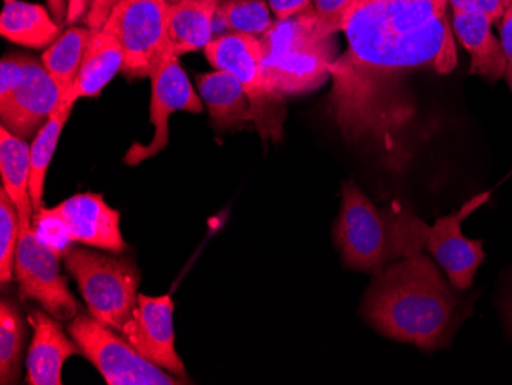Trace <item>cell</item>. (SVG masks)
<instances>
[{
	"mask_svg": "<svg viewBox=\"0 0 512 385\" xmlns=\"http://www.w3.org/2000/svg\"><path fill=\"white\" fill-rule=\"evenodd\" d=\"M430 226L404 205L378 209L353 183L342 186L335 241L345 266L376 272L387 264L422 252Z\"/></svg>",
	"mask_w": 512,
	"mask_h": 385,
	"instance_id": "3957f363",
	"label": "cell"
},
{
	"mask_svg": "<svg viewBox=\"0 0 512 385\" xmlns=\"http://www.w3.org/2000/svg\"><path fill=\"white\" fill-rule=\"evenodd\" d=\"M260 40L264 74L278 96L307 93L330 77L335 40L316 30L313 5L290 19L276 20Z\"/></svg>",
	"mask_w": 512,
	"mask_h": 385,
	"instance_id": "277c9868",
	"label": "cell"
},
{
	"mask_svg": "<svg viewBox=\"0 0 512 385\" xmlns=\"http://www.w3.org/2000/svg\"><path fill=\"white\" fill-rule=\"evenodd\" d=\"M490 192L476 195L463 203L459 211L439 218L433 228L428 229L427 249L456 289L471 287L477 269L485 260L482 240H470L462 232V223L474 211L490 200Z\"/></svg>",
	"mask_w": 512,
	"mask_h": 385,
	"instance_id": "4fadbf2b",
	"label": "cell"
},
{
	"mask_svg": "<svg viewBox=\"0 0 512 385\" xmlns=\"http://www.w3.org/2000/svg\"><path fill=\"white\" fill-rule=\"evenodd\" d=\"M91 36L92 31L88 27H74L73 25L43 51L40 60L51 79L59 86L62 102L76 85L80 68H82L83 56H85Z\"/></svg>",
	"mask_w": 512,
	"mask_h": 385,
	"instance_id": "7402d4cb",
	"label": "cell"
},
{
	"mask_svg": "<svg viewBox=\"0 0 512 385\" xmlns=\"http://www.w3.org/2000/svg\"><path fill=\"white\" fill-rule=\"evenodd\" d=\"M506 7H509V5H512V0H505Z\"/></svg>",
	"mask_w": 512,
	"mask_h": 385,
	"instance_id": "d590c367",
	"label": "cell"
},
{
	"mask_svg": "<svg viewBox=\"0 0 512 385\" xmlns=\"http://www.w3.org/2000/svg\"><path fill=\"white\" fill-rule=\"evenodd\" d=\"M197 88L217 128L229 129L253 122L252 102L237 77L220 70L200 74Z\"/></svg>",
	"mask_w": 512,
	"mask_h": 385,
	"instance_id": "ffe728a7",
	"label": "cell"
},
{
	"mask_svg": "<svg viewBox=\"0 0 512 385\" xmlns=\"http://www.w3.org/2000/svg\"><path fill=\"white\" fill-rule=\"evenodd\" d=\"M14 277L23 297L40 304L59 321H71L80 304L60 269V254L34 228L33 221H20Z\"/></svg>",
	"mask_w": 512,
	"mask_h": 385,
	"instance_id": "9c48e42d",
	"label": "cell"
},
{
	"mask_svg": "<svg viewBox=\"0 0 512 385\" xmlns=\"http://www.w3.org/2000/svg\"><path fill=\"white\" fill-rule=\"evenodd\" d=\"M120 333L152 364L183 381L188 379L183 361L175 350L174 301L171 295H138L137 307Z\"/></svg>",
	"mask_w": 512,
	"mask_h": 385,
	"instance_id": "7c38bea8",
	"label": "cell"
},
{
	"mask_svg": "<svg viewBox=\"0 0 512 385\" xmlns=\"http://www.w3.org/2000/svg\"><path fill=\"white\" fill-rule=\"evenodd\" d=\"M273 25L266 0H221L215 13V37L227 33L263 36Z\"/></svg>",
	"mask_w": 512,
	"mask_h": 385,
	"instance_id": "d4e9b609",
	"label": "cell"
},
{
	"mask_svg": "<svg viewBox=\"0 0 512 385\" xmlns=\"http://www.w3.org/2000/svg\"><path fill=\"white\" fill-rule=\"evenodd\" d=\"M456 306L433 261L417 252L376 270L362 312L382 335L431 350L450 338Z\"/></svg>",
	"mask_w": 512,
	"mask_h": 385,
	"instance_id": "7a4b0ae2",
	"label": "cell"
},
{
	"mask_svg": "<svg viewBox=\"0 0 512 385\" xmlns=\"http://www.w3.org/2000/svg\"><path fill=\"white\" fill-rule=\"evenodd\" d=\"M0 34L20 47L46 50L59 39L62 27L57 24L50 8L25 0H4Z\"/></svg>",
	"mask_w": 512,
	"mask_h": 385,
	"instance_id": "d6986e66",
	"label": "cell"
},
{
	"mask_svg": "<svg viewBox=\"0 0 512 385\" xmlns=\"http://www.w3.org/2000/svg\"><path fill=\"white\" fill-rule=\"evenodd\" d=\"M502 309L503 315H505L506 323H508L509 329L512 333V275L509 278L508 286H506L505 293L502 298Z\"/></svg>",
	"mask_w": 512,
	"mask_h": 385,
	"instance_id": "e575fe53",
	"label": "cell"
},
{
	"mask_svg": "<svg viewBox=\"0 0 512 385\" xmlns=\"http://www.w3.org/2000/svg\"><path fill=\"white\" fill-rule=\"evenodd\" d=\"M27 56L8 54L0 62V103L16 91L25 76Z\"/></svg>",
	"mask_w": 512,
	"mask_h": 385,
	"instance_id": "83f0119b",
	"label": "cell"
},
{
	"mask_svg": "<svg viewBox=\"0 0 512 385\" xmlns=\"http://www.w3.org/2000/svg\"><path fill=\"white\" fill-rule=\"evenodd\" d=\"M221 0H180L169 4L168 50L181 57L204 50L215 39L214 20Z\"/></svg>",
	"mask_w": 512,
	"mask_h": 385,
	"instance_id": "ac0fdd59",
	"label": "cell"
},
{
	"mask_svg": "<svg viewBox=\"0 0 512 385\" xmlns=\"http://www.w3.org/2000/svg\"><path fill=\"white\" fill-rule=\"evenodd\" d=\"M33 224L57 251L60 241L97 247L117 255L128 251L120 229V212L111 208L100 194H76L54 208L39 209Z\"/></svg>",
	"mask_w": 512,
	"mask_h": 385,
	"instance_id": "52a82bcc",
	"label": "cell"
},
{
	"mask_svg": "<svg viewBox=\"0 0 512 385\" xmlns=\"http://www.w3.org/2000/svg\"><path fill=\"white\" fill-rule=\"evenodd\" d=\"M27 321L23 320L13 301L2 298L0 303V384H17L20 381L23 352H25V341H27Z\"/></svg>",
	"mask_w": 512,
	"mask_h": 385,
	"instance_id": "cb8c5ba5",
	"label": "cell"
},
{
	"mask_svg": "<svg viewBox=\"0 0 512 385\" xmlns=\"http://www.w3.org/2000/svg\"><path fill=\"white\" fill-rule=\"evenodd\" d=\"M312 2L313 0H269V7L275 13L276 20H286L309 8Z\"/></svg>",
	"mask_w": 512,
	"mask_h": 385,
	"instance_id": "1f68e13d",
	"label": "cell"
},
{
	"mask_svg": "<svg viewBox=\"0 0 512 385\" xmlns=\"http://www.w3.org/2000/svg\"><path fill=\"white\" fill-rule=\"evenodd\" d=\"M123 70V51L109 28L92 31L76 85L60 105H71L83 97H99L105 86Z\"/></svg>",
	"mask_w": 512,
	"mask_h": 385,
	"instance_id": "2e32d148",
	"label": "cell"
},
{
	"mask_svg": "<svg viewBox=\"0 0 512 385\" xmlns=\"http://www.w3.org/2000/svg\"><path fill=\"white\" fill-rule=\"evenodd\" d=\"M151 109L149 119L154 125V137L149 143H134L125 155L128 166H137L160 154L169 145V119L175 111L203 112L204 103L197 94L188 74L181 68L178 57L166 48L152 66Z\"/></svg>",
	"mask_w": 512,
	"mask_h": 385,
	"instance_id": "8fae6325",
	"label": "cell"
},
{
	"mask_svg": "<svg viewBox=\"0 0 512 385\" xmlns=\"http://www.w3.org/2000/svg\"><path fill=\"white\" fill-rule=\"evenodd\" d=\"M204 56L215 70L237 77L252 102V123L264 142L281 140L284 97L273 93L267 83L260 37L244 33L223 34L204 48Z\"/></svg>",
	"mask_w": 512,
	"mask_h": 385,
	"instance_id": "8992f818",
	"label": "cell"
},
{
	"mask_svg": "<svg viewBox=\"0 0 512 385\" xmlns=\"http://www.w3.org/2000/svg\"><path fill=\"white\" fill-rule=\"evenodd\" d=\"M92 0H68V16H66V25L73 27L79 20L85 19L91 7Z\"/></svg>",
	"mask_w": 512,
	"mask_h": 385,
	"instance_id": "d6a6232c",
	"label": "cell"
},
{
	"mask_svg": "<svg viewBox=\"0 0 512 385\" xmlns=\"http://www.w3.org/2000/svg\"><path fill=\"white\" fill-rule=\"evenodd\" d=\"M358 2H359V0H358ZM358 2H356V4H358Z\"/></svg>",
	"mask_w": 512,
	"mask_h": 385,
	"instance_id": "74e56055",
	"label": "cell"
},
{
	"mask_svg": "<svg viewBox=\"0 0 512 385\" xmlns=\"http://www.w3.org/2000/svg\"><path fill=\"white\" fill-rule=\"evenodd\" d=\"M28 323L33 327V341L27 355V384L62 385L66 359L82 353L73 336L46 310H31Z\"/></svg>",
	"mask_w": 512,
	"mask_h": 385,
	"instance_id": "9a60e30c",
	"label": "cell"
},
{
	"mask_svg": "<svg viewBox=\"0 0 512 385\" xmlns=\"http://www.w3.org/2000/svg\"><path fill=\"white\" fill-rule=\"evenodd\" d=\"M453 11L483 14L491 24H500L506 11L505 0H450Z\"/></svg>",
	"mask_w": 512,
	"mask_h": 385,
	"instance_id": "f1b7e54d",
	"label": "cell"
},
{
	"mask_svg": "<svg viewBox=\"0 0 512 385\" xmlns=\"http://www.w3.org/2000/svg\"><path fill=\"white\" fill-rule=\"evenodd\" d=\"M169 4H177L180 0H168Z\"/></svg>",
	"mask_w": 512,
	"mask_h": 385,
	"instance_id": "8d00e7d4",
	"label": "cell"
},
{
	"mask_svg": "<svg viewBox=\"0 0 512 385\" xmlns=\"http://www.w3.org/2000/svg\"><path fill=\"white\" fill-rule=\"evenodd\" d=\"M450 0H359L342 31L347 51L329 66V112L345 139L391 148L414 116L405 79L417 68L447 74L457 53Z\"/></svg>",
	"mask_w": 512,
	"mask_h": 385,
	"instance_id": "6da1fadb",
	"label": "cell"
},
{
	"mask_svg": "<svg viewBox=\"0 0 512 385\" xmlns=\"http://www.w3.org/2000/svg\"><path fill=\"white\" fill-rule=\"evenodd\" d=\"M168 0H122L115 5L105 27L119 40L123 76L149 77L152 66L168 48Z\"/></svg>",
	"mask_w": 512,
	"mask_h": 385,
	"instance_id": "30bf717a",
	"label": "cell"
},
{
	"mask_svg": "<svg viewBox=\"0 0 512 385\" xmlns=\"http://www.w3.org/2000/svg\"><path fill=\"white\" fill-rule=\"evenodd\" d=\"M358 0H313L316 13V30L322 37L335 36L342 31L348 14Z\"/></svg>",
	"mask_w": 512,
	"mask_h": 385,
	"instance_id": "4316f807",
	"label": "cell"
},
{
	"mask_svg": "<svg viewBox=\"0 0 512 385\" xmlns=\"http://www.w3.org/2000/svg\"><path fill=\"white\" fill-rule=\"evenodd\" d=\"M0 174L2 188L19 212V221H33L34 209L30 195L31 146L27 140L0 128Z\"/></svg>",
	"mask_w": 512,
	"mask_h": 385,
	"instance_id": "44dd1931",
	"label": "cell"
},
{
	"mask_svg": "<svg viewBox=\"0 0 512 385\" xmlns=\"http://www.w3.org/2000/svg\"><path fill=\"white\" fill-rule=\"evenodd\" d=\"M500 43H502L503 54L506 60V82L512 93V5L506 8L499 24Z\"/></svg>",
	"mask_w": 512,
	"mask_h": 385,
	"instance_id": "4dcf8cb0",
	"label": "cell"
},
{
	"mask_svg": "<svg viewBox=\"0 0 512 385\" xmlns=\"http://www.w3.org/2000/svg\"><path fill=\"white\" fill-rule=\"evenodd\" d=\"M62 103L59 86L43 68L42 60L27 56V70L16 91L0 103L2 126L20 139L36 137Z\"/></svg>",
	"mask_w": 512,
	"mask_h": 385,
	"instance_id": "5bb4252c",
	"label": "cell"
},
{
	"mask_svg": "<svg viewBox=\"0 0 512 385\" xmlns=\"http://www.w3.org/2000/svg\"><path fill=\"white\" fill-rule=\"evenodd\" d=\"M117 330L100 323L91 313H79L69 321L73 336L92 366L99 370L108 385H178L183 379L152 364L140 355Z\"/></svg>",
	"mask_w": 512,
	"mask_h": 385,
	"instance_id": "ba28073f",
	"label": "cell"
},
{
	"mask_svg": "<svg viewBox=\"0 0 512 385\" xmlns=\"http://www.w3.org/2000/svg\"><path fill=\"white\" fill-rule=\"evenodd\" d=\"M19 237V212L5 189L0 188V283L2 286H7L13 280Z\"/></svg>",
	"mask_w": 512,
	"mask_h": 385,
	"instance_id": "484cf974",
	"label": "cell"
},
{
	"mask_svg": "<svg viewBox=\"0 0 512 385\" xmlns=\"http://www.w3.org/2000/svg\"><path fill=\"white\" fill-rule=\"evenodd\" d=\"M491 27L493 24L483 14L453 11L454 33L471 56L470 74L496 82L505 77L506 60L502 43Z\"/></svg>",
	"mask_w": 512,
	"mask_h": 385,
	"instance_id": "e0dca14e",
	"label": "cell"
},
{
	"mask_svg": "<svg viewBox=\"0 0 512 385\" xmlns=\"http://www.w3.org/2000/svg\"><path fill=\"white\" fill-rule=\"evenodd\" d=\"M120 2L122 0H92L91 7H89L88 14L85 17L86 27L94 33L102 30L108 22L115 5L120 4Z\"/></svg>",
	"mask_w": 512,
	"mask_h": 385,
	"instance_id": "f546056e",
	"label": "cell"
},
{
	"mask_svg": "<svg viewBox=\"0 0 512 385\" xmlns=\"http://www.w3.org/2000/svg\"><path fill=\"white\" fill-rule=\"evenodd\" d=\"M74 105H60L53 116L46 120L45 125L39 129L36 137L31 143V174H30V195L33 201L34 214L43 208V191H45V180L51 160L56 152L57 143L66 122L73 114Z\"/></svg>",
	"mask_w": 512,
	"mask_h": 385,
	"instance_id": "603a6c76",
	"label": "cell"
},
{
	"mask_svg": "<svg viewBox=\"0 0 512 385\" xmlns=\"http://www.w3.org/2000/svg\"><path fill=\"white\" fill-rule=\"evenodd\" d=\"M109 254L71 247L66 251L65 266L76 281L89 313L120 332L137 307L142 275L131 258Z\"/></svg>",
	"mask_w": 512,
	"mask_h": 385,
	"instance_id": "5b68a950",
	"label": "cell"
},
{
	"mask_svg": "<svg viewBox=\"0 0 512 385\" xmlns=\"http://www.w3.org/2000/svg\"><path fill=\"white\" fill-rule=\"evenodd\" d=\"M46 5L50 8L51 14L56 19L60 27H65L66 16H68V0H46Z\"/></svg>",
	"mask_w": 512,
	"mask_h": 385,
	"instance_id": "836d02e7",
	"label": "cell"
}]
</instances>
